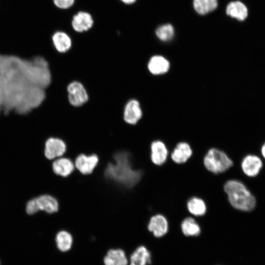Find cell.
Returning a JSON list of instances; mask_svg holds the SVG:
<instances>
[{
  "instance_id": "1",
  "label": "cell",
  "mask_w": 265,
  "mask_h": 265,
  "mask_svg": "<svg viewBox=\"0 0 265 265\" xmlns=\"http://www.w3.org/2000/svg\"><path fill=\"white\" fill-rule=\"evenodd\" d=\"M43 76L33 58L0 54V111L25 114L39 106L46 98Z\"/></svg>"
},
{
  "instance_id": "2",
  "label": "cell",
  "mask_w": 265,
  "mask_h": 265,
  "mask_svg": "<svg viewBox=\"0 0 265 265\" xmlns=\"http://www.w3.org/2000/svg\"><path fill=\"white\" fill-rule=\"evenodd\" d=\"M114 163L107 164L105 176L127 188L137 184L141 179V172L132 168L129 154L124 151L117 152L114 155Z\"/></svg>"
},
{
  "instance_id": "3",
  "label": "cell",
  "mask_w": 265,
  "mask_h": 265,
  "mask_svg": "<svg viewBox=\"0 0 265 265\" xmlns=\"http://www.w3.org/2000/svg\"><path fill=\"white\" fill-rule=\"evenodd\" d=\"M224 190L233 207L243 212H251L256 206L255 196L242 182L236 180L228 181Z\"/></svg>"
},
{
  "instance_id": "4",
  "label": "cell",
  "mask_w": 265,
  "mask_h": 265,
  "mask_svg": "<svg viewBox=\"0 0 265 265\" xmlns=\"http://www.w3.org/2000/svg\"><path fill=\"white\" fill-rule=\"evenodd\" d=\"M207 170L214 174L224 172L233 164V161L224 152L216 148L210 149L204 159Z\"/></svg>"
},
{
  "instance_id": "5",
  "label": "cell",
  "mask_w": 265,
  "mask_h": 265,
  "mask_svg": "<svg viewBox=\"0 0 265 265\" xmlns=\"http://www.w3.org/2000/svg\"><path fill=\"white\" fill-rule=\"evenodd\" d=\"M67 90L69 101L72 105L80 106L87 102V93L80 82L75 81L70 83L68 86Z\"/></svg>"
},
{
  "instance_id": "6",
  "label": "cell",
  "mask_w": 265,
  "mask_h": 265,
  "mask_svg": "<svg viewBox=\"0 0 265 265\" xmlns=\"http://www.w3.org/2000/svg\"><path fill=\"white\" fill-rule=\"evenodd\" d=\"M263 166L262 160L255 155H248L242 160L241 167L247 176L255 177L260 172Z\"/></svg>"
},
{
  "instance_id": "7",
  "label": "cell",
  "mask_w": 265,
  "mask_h": 265,
  "mask_svg": "<svg viewBox=\"0 0 265 265\" xmlns=\"http://www.w3.org/2000/svg\"><path fill=\"white\" fill-rule=\"evenodd\" d=\"M94 25V19L88 12L80 11L75 14L72 19L73 29L77 32H83L90 29Z\"/></svg>"
},
{
  "instance_id": "8",
  "label": "cell",
  "mask_w": 265,
  "mask_h": 265,
  "mask_svg": "<svg viewBox=\"0 0 265 265\" xmlns=\"http://www.w3.org/2000/svg\"><path fill=\"white\" fill-rule=\"evenodd\" d=\"M66 149V144L63 140L57 138L50 137L45 144V156L47 159H52L62 156Z\"/></svg>"
},
{
  "instance_id": "9",
  "label": "cell",
  "mask_w": 265,
  "mask_h": 265,
  "mask_svg": "<svg viewBox=\"0 0 265 265\" xmlns=\"http://www.w3.org/2000/svg\"><path fill=\"white\" fill-rule=\"evenodd\" d=\"M99 161L96 155L86 156L80 154L75 160V166L83 174L87 175L91 173Z\"/></svg>"
},
{
  "instance_id": "10",
  "label": "cell",
  "mask_w": 265,
  "mask_h": 265,
  "mask_svg": "<svg viewBox=\"0 0 265 265\" xmlns=\"http://www.w3.org/2000/svg\"><path fill=\"white\" fill-rule=\"evenodd\" d=\"M147 67L152 74L160 75L169 71L170 64L169 60L163 56L155 55L150 58Z\"/></svg>"
},
{
  "instance_id": "11",
  "label": "cell",
  "mask_w": 265,
  "mask_h": 265,
  "mask_svg": "<svg viewBox=\"0 0 265 265\" xmlns=\"http://www.w3.org/2000/svg\"><path fill=\"white\" fill-rule=\"evenodd\" d=\"M142 115V109L137 100L132 99L127 103L124 112V119L127 123L132 125L136 124Z\"/></svg>"
},
{
  "instance_id": "12",
  "label": "cell",
  "mask_w": 265,
  "mask_h": 265,
  "mask_svg": "<svg viewBox=\"0 0 265 265\" xmlns=\"http://www.w3.org/2000/svg\"><path fill=\"white\" fill-rule=\"evenodd\" d=\"M148 229L156 237H161L168 232L167 220L162 215H155L151 218L148 225Z\"/></svg>"
},
{
  "instance_id": "13",
  "label": "cell",
  "mask_w": 265,
  "mask_h": 265,
  "mask_svg": "<svg viewBox=\"0 0 265 265\" xmlns=\"http://www.w3.org/2000/svg\"><path fill=\"white\" fill-rule=\"evenodd\" d=\"M226 13L231 18L239 21H243L248 16V10L247 6L242 2L235 0L227 4Z\"/></svg>"
},
{
  "instance_id": "14",
  "label": "cell",
  "mask_w": 265,
  "mask_h": 265,
  "mask_svg": "<svg viewBox=\"0 0 265 265\" xmlns=\"http://www.w3.org/2000/svg\"><path fill=\"white\" fill-rule=\"evenodd\" d=\"M151 159L154 164L160 165L165 162L167 158L168 151L162 141H153L151 145Z\"/></svg>"
},
{
  "instance_id": "15",
  "label": "cell",
  "mask_w": 265,
  "mask_h": 265,
  "mask_svg": "<svg viewBox=\"0 0 265 265\" xmlns=\"http://www.w3.org/2000/svg\"><path fill=\"white\" fill-rule=\"evenodd\" d=\"M52 39L54 48L59 53H65L71 47V38L64 31L59 30L55 32L52 35Z\"/></svg>"
},
{
  "instance_id": "16",
  "label": "cell",
  "mask_w": 265,
  "mask_h": 265,
  "mask_svg": "<svg viewBox=\"0 0 265 265\" xmlns=\"http://www.w3.org/2000/svg\"><path fill=\"white\" fill-rule=\"evenodd\" d=\"M192 154V151L190 145L186 142H181L174 149L171 157L175 162L181 164L186 162Z\"/></svg>"
},
{
  "instance_id": "17",
  "label": "cell",
  "mask_w": 265,
  "mask_h": 265,
  "mask_svg": "<svg viewBox=\"0 0 265 265\" xmlns=\"http://www.w3.org/2000/svg\"><path fill=\"white\" fill-rule=\"evenodd\" d=\"M151 263V253L144 246L138 247L130 257V265H147Z\"/></svg>"
},
{
  "instance_id": "18",
  "label": "cell",
  "mask_w": 265,
  "mask_h": 265,
  "mask_svg": "<svg viewBox=\"0 0 265 265\" xmlns=\"http://www.w3.org/2000/svg\"><path fill=\"white\" fill-rule=\"evenodd\" d=\"M105 265H128L125 252L122 249L109 250L104 259Z\"/></svg>"
},
{
  "instance_id": "19",
  "label": "cell",
  "mask_w": 265,
  "mask_h": 265,
  "mask_svg": "<svg viewBox=\"0 0 265 265\" xmlns=\"http://www.w3.org/2000/svg\"><path fill=\"white\" fill-rule=\"evenodd\" d=\"M39 211H44L50 213L56 212L58 209V203L53 196L43 195L35 198Z\"/></svg>"
},
{
  "instance_id": "20",
  "label": "cell",
  "mask_w": 265,
  "mask_h": 265,
  "mask_svg": "<svg viewBox=\"0 0 265 265\" xmlns=\"http://www.w3.org/2000/svg\"><path fill=\"white\" fill-rule=\"evenodd\" d=\"M74 164L69 159L62 158L55 160L53 163L54 172L62 177L69 175L74 169Z\"/></svg>"
},
{
  "instance_id": "21",
  "label": "cell",
  "mask_w": 265,
  "mask_h": 265,
  "mask_svg": "<svg viewBox=\"0 0 265 265\" xmlns=\"http://www.w3.org/2000/svg\"><path fill=\"white\" fill-rule=\"evenodd\" d=\"M218 6V0H193V7L199 15H206L214 10Z\"/></svg>"
},
{
  "instance_id": "22",
  "label": "cell",
  "mask_w": 265,
  "mask_h": 265,
  "mask_svg": "<svg viewBox=\"0 0 265 265\" xmlns=\"http://www.w3.org/2000/svg\"><path fill=\"white\" fill-rule=\"evenodd\" d=\"M183 233L187 237L198 236L201 232L200 227L192 217L185 218L181 224Z\"/></svg>"
},
{
  "instance_id": "23",
  "label": "cell",
  "mask_w": 265,
  "mask_h": 265,
  "mask_svg": "<svg viewBox=\"0 0 265 265\" xmlns=\"http://www.w3.org/2000/svg\"><path fill=\"white\" fill-rule=\"evenodd\" d=\"M187 208L189 212L195 216L203 215L207 210L205 202L196 197H192L188 201Z\"/></svg>"
},
{
  "instance_id": "24",
  "label": "cell",
  "mask_w": 265,
  "mask_h": 265,
  "mask_svg": "<svg viewBox=\"0 0 265 265\" xmlns=\"http://www.w3.org/2000/svg\"><path fill=\"white\" fill-rule=\"evenodd\" d=\"M55 241L58 249L61 251L66 252L71 249L73 238L68 232L61 231L56 235Z\"/></svg>"
},
{
  "instance_id": "25",
  "label": "cell",
  "mask_w": 265,
  "mask_h": 265,
  "mask_svg": "<svg viewBox=\"0 0 265 265\" xmlns=\"http://www.w3.org/2000/svg\"><path fill=\"white\" fill-rule=\"evenodd\" d=\"M156 34L160 40L163 42L169 41L174 35V29L173 26L170 24H164L157 28Z\"/></svg>"
},
{
  "instance_id": "26",
  "label": "cell",
  "mask_w": 265,
  "mask_h": 265,
  "mask_svg": "<svg viewBox=\"0 0 265 265\" xmlns=\"http://www.w3.org/2000/svg\"><path fill=\"white\" fill-rule=\"evenodd\" d=\"M75 0H53L54 5L61 9H67L74 4Z\"/></svg>"
},
{
  "instance_id": "27",
  "label": "cell",
  "mask_w": 265,
  "mask_h": 265,
  "mask_svg": "<svg viewBox=\"0 0 265 265\" xmlns=\"http://www.w3.org/2000/svg\"><path fill=\"white\" fill-rule=\"evenodd\" d=\"M39 211L35 198L29 201L26 206V212L28 214H33Z\"/></svg>"
},
{
  "instance_id": "28",
  "label": "cell",
  "mask_w": 265,
  "mask_h": 265,
  "mask_svg": "<svg viewBox=\"0 0 265 265\" xmlns=\"http://www.w3.org/2000/svg\"><path fill=\"white\" fill-rule=\"evenodd\" d=\"M261 153L263 157L265 159V142L261 146Z\"/></svg>"
},
{
  "instance_id": "29",
  "label": "cell",
  "mask_w": 265,
  "mask_h": 265,
  "mask_svg": "<svg viewBox=\"0 0 265 265\" xmlns=\"http://www.w3.org/2000/svg\"><path fill=\"white\" fill-rule=\"evenodd\" d=\"M126 4H132L134 3L137 0H120Z\"/></svg>"
}]
</instances>
